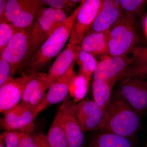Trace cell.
Here are the masks:
<instances>
[{
    "label": "cell",
    "mask_w": 147,
    "mask_h": 147,
    "mask_svg": "<svg viewBox=\"0 0 147 147\" xmlns=\"http://www.w3.org/2000/svg\"><path fill=\"white\" fill-rule=\"evenodd\" d=\"M109 31L89 32L79 44L80 48L94 56L107 55Z\"/></svg>",
    "instance_id": "obj_19"
},
{
    "label": "cell",
    "mask_w": 147,
    "mask_h": 147,
    "mask_svg": "<svg viewBox=\"0 0 147 147\" xmlns=\"http://www.w3.org/2000/svg\"><path fill=\"white\" fill-rule=\"evenodd\" d=\"M42 1L44 3L48 5L50 7L61 10L63 8L71 7L74 5L71 1L67 0H43Z\"/></svg>",
    "instance_id": "obj_30"
},
{
    "label": "cell",
    "mask_w": 147,
    "mask_h": 147,
    "mask_svg": "<svg viewBox=\"0 0 147 147\" xmlns=\"http://www.w3.org/2000/svg\"><path fill=\"white\" fill-rule=\"evenodd\" d=\"M47 74L36 73L26 86L21 102L32 108H38L45 97Z\"/></svg>",
    "instance_id": "obj_18"
},
{
    "label": "cell",
    "mask_w": 147,
    "mask_h": 147,
    "mask_svg": "<svg viewBox=\"0 0 147 147\" xmlns=\"http://www.w3.org/2000/svg\"><path fill=\"white\" fill-rule=\"evenodd\" d=\"M1 125L5 130H16L32 134L34 129V121L38 115L37 108L20 103L14 108L3 113Z\"/></svg>",
    "instance_id": "obj_10"
},
{
    "label": "cell",
    "mask_w": 147,
    "mask_h": 147,
    "mask_svg": "<svg viewBox=\"0 0 147 147\" xmlns=\"http://www.w3.org/2000/svg\"><path fill=\"white\" fill-rule=\"evenodd\" d=\"M116 92L133 110L143 115L147 111V80L146 77H127L118 82Z\"/></svg>",
    "instance_id": "obj_7"
},
{
    "label": "cell",
    "mask_w": 147,
    "mask_h": 147,
    "mask_svg": "<svg viewBox=\"0 0 147 147\" xmlns=\"http://www.w3.org/2000/svg\"><path fill=\"white\" fill-rule=\"evenodd\" d=\"M0 147H5L3 140L1 138H0Z\"/></svg>",
    "instance_id": "obj_32"
},
{
    "label": "cell",
    "mask_w": 147,
    "mask_h": 147,
    "mask_svg": "<svg viewBox=\"0 0 147 147\" xmlns=\"http://www.w3.org/2000/svg\"><path fill=\"white\" fill-rule=\"evenodd\" d=\"M46 136L50 147H69L62 117L59 110Z\"/></svg>",
    "instance_id": "obj_20"
},
{
    "label": "cell",
    "mask_w": 147,
    "mask_h": 147,
    "mask_svg": "<svg viewBox=\"0 0 147 147\" xmlns=\"http://www.w3.org/2000/svg\"><path fill=\"white\" fill-rule=\"evenodd\" d=\"M93 75V80H113L117 83L121 79L132 77L130 58L127 55L101 57Z\"/></svg>",
    "instance_id": "obj_8"
},
{
    "label": "cell",
    "mask_w": 147,
    "mask_h": 147,
    "mask_svg": "<svg viewBox=\"0 0 147 147\" xmlns=\"http://www.w3.org/2000/svg\"><path fill=\"white\" fill-rule=\"evenodd\" d=\"M140 117L123 98L115 92L104 109L99 131L137 140V134L141 125Z\"/></svg>",
    "instance_id": "obj_1"
},
{
    "label": "cell",
    "mask_w": 147,
    "mask_h": 147,
    "mask_svg": "<svg viewBox=\"0 0 147 147\" xmlns=\"http://www.w3.org/2000/svg\"><path fill=\"white\" fill-rule=\"evenodd\" d=\"M140 38L136 27V16L124 13L109 31L107 56L127 55L137 47Z\"/></svg>",
    "instance_id": "obj_3"
},
{
    "label": "cell",
    "mask_w": 147,
    "mask_h": 147,
    "mask_svg": "<svg viewBox=\"0 0 147 147\" xmlns=\"http://www.w3.org/2000/svg\"><path fill=\"white\" fill-rule=\"evenodd\" d=\"M44 4L40 0H8L4 14L12 26L20 30L34 24Z\"/></svg>",
    "instance_id": "obj_6"
},
{
    "label": "cell",
    "mask_w": 147,
    "mask_h": 147,
    "mask_svg": "<svg viewBox=\"0 0 147 147\" xmlns=\"http://www.w3.org/2000/svg\"><path fill=\"white\" fill-rule=\"evenodd\" d=\"M7 1L0 0V17L2 16L5 11Z\"/></svg>",
    "instance_id": "obj_31"
},
{
    "label": "cell",
    "mask_w": 147,
    "mask_h": 147,
    "mask_svg": "<svg viewBox=\"0 0 147 147\" xmlns=\"http://www.w3.org/2000/svg\"><path fill=\"white\" fill-rule=\"evenodd\" d=\"M18 31L7 19L4 13L0 17V52Z\"/></svg>",
    "instance_id": "obj_25"
},
{
    "label": "cell",
    "mask_w": 147,
    "mask_h": 147,
    "mask_svg": "<svg viewBox=\"0 0 147 147\" xmlns=\"http://www.w3.org/2000/svg\"><path fill=\"white\" fill-rule=\"evenodd\" d=\"M67 18L65 11L61 9L51 7L40 8L30 31L31 40L34 54Z\"/></svg>",
    "instance_id": "obj_5"
},
{
    "label": "cell",
    "mask_w": 147,
    "mask_h": 147,
    "mask_svg": "<svg viewBox=\"0 0 147 147\" xmlns=\"http://www.w3.org/2000/svg\"><path fill=\"white\" fill-rule=\"evenodd\" d=\"M20 147H50L47 136L41 133L28 134L21 132Z\"/></svg>",
    "instance_id": "obj_24"
},
{
    "label": "cell",
    "mask_w": 147,
    "mask_h": 147,
    "mask_svg": "<svg viewBox=\"0 0 147 147\" xmlns=\"http://www.w3.org/2000/svg\"><path fill=\"white\" fill-rule=\"evenodd\" d=\"M36 74H25L13 78L0 86V111L3 113L20 103L27 84Z\"/></svg>",
    "instance_id": "obj_12"
},
{
    "label": "cell",
    "mask_w": 147,
    "mask_h": 147,
    "mask_svg": "<svg viewBox=\"0 0 147 147\" xmlns=\"http://www.w3.org/2000/svg\"><path fill=\"white\" fill-rule=\"evenodd\" d=\"M102 0L82 1L72 27L68 43L79 45L89 32L102 6Z\"/></svg>",
    "instance_id": "obj_9"
},
{
    "label": "cell",
    "mask_w": 147,
    "mask_h": 147,
    "mask_svg": "<svg viewBox=\"0 0 147 147\" xmlns=\"http://www.w3.org/2000/svg\"><path fill=\"white\" fill-rule=\"evenodd\" d=\"M82 147H140L137 140L103 131H94Z\"/></svg>",
    "instance_id": "obj_17"
},
{
    "label": "cell",
    "mask_w": 147,
    "mask_h": 147,
    "mask_svg": "<svg viewBox=\"0 0 147 147\" xmlns=\"http://www.w3.org/2000/svg\"><path fill=\"white\" fill-rule=\"evenodd\" d=\"M79 48V45L67 43L63 51L54 61L47 73L45 82L46 90L48 89L68 70L75 60Z\"/></svg>",
    "instance_id": "obj_16"
},
{
    "label": "cell",
    "mask_w": 147,
    "mask_h": 147,
    "mask_svg": "<svg viewBox=\"0 0 147 147\" xmlns=\"http://www.w3.org/2000/svg\"><path fill=\"white\" fill-rule=\"evenodd\" d=\"M33 25L16 32L10 42L0 52L1 57L11 66L13 75L18 69L21 70L34 54L30 38Z\"/></svg>",
    "instance_id": "obj_4"
},
{
    "label": "cell",
    "mask_w": 147,
    "mask_h": 147,
    "mask_svg": "<svg viewBox=\"0 0 147 147\" xmlns=\"http://www.w3.org/2000/svg\"><path fill=\"white\" fill-rule=\"evenodd\" d=\"M21 133L16 130H5L0 138L3 140L5 147H20Z\"/></svg>",
    "instance_id": "obj_28"
},
{
    "label": "cell",
    "mask_w": 147,
    "mask_h": 147,
    "mask_svg": "<svg viewBox=\"0 0 147 147\" xmlns=\"http://www.w3.org/2000/svg\"><path fill=\"white\" fill-rule=\"evenodd\" d=\"M98 62L95 56L82 50L80 47L76 57V63L79 66V73L91 79Z\"/></svg>",
    "instance_id": "obj_22"
},
{
    "label": "cell",
    "mask_w": 147,
    "mask_h": 147,
    "mask_svg": "<svg viewBox=\"0 0 147 147\" xmlns=\"http://www.w3.org/2000/svg\"><path fill=\"white\" fill-rule=\"evenodd\" d=\"M76 114L83 131H99L104 115V109L98 105L94 100L89 98L76 103Z\"/></svg>",
    "instance_id": "obj_13"
},
{
    "label": "cell",
    "mask_w": 147,
    "mask_h": 147,
    "mask_svg": "<svg viewBox=\"0 0 147 147\" xmlns=\"http://www.w3.org/2000/svg\"><path fill=\"white\" fill-rule=\"evenodd\" d=\"M90 80L80 73L74 77L69 87V94L76 103L84 100L88 93Z\"/></svg>",
    "instance_id": "obj_23"
},
{
    "label": "cell",
    "mask_w": 147,
    "mask_h": 147,
    "mask_svg": "<svg viewBox=\"0 0 147 147\" xmlns=\"http://www.w3.org/2000/svg\"><path fill=\"white\" fill-rule=\"evenodd\" d=\"M119 1L104 0L90 32L109 30L123 16Z\"/></svg>",
    "instance_id": "obj_15"
},
{
    "label": "cell",
    "mask_w": 147,
    "mask_h": 147,
    "mask_svg": "<svg viewBox=\"0 0 147 147\" xmlns=\"http://www.w3.org/2000/svg\"><path fill=\"white\" fill-rule=\"evenodd\" d=\"M11 66L8 62L0 58V86L13 78Z\"/></svg>",
    "instance_id": "obj_29"
},
{
    "label": "cell",
    "mask_w": 147,
    "mask_h": 147,
    "mask_svg": "<svg viewBox=\"0 0 147 147\" xmlns=\"http://www.w3.org/2000/svg\"><path fill=\"white\" fill-rule=\"evenodd\" d=\"M144 0H119L120 5L125 13L135 15L143 9L147 3Z\"/></svg>",
    "instance_id": "obj_27"
},
{
    "label": "cell",
    "mask_w": 147,
    "mask_h": 147,
    "mask_svg": "<svg viewBox=\"0 0 147 147\" xmlns=\"http://www.w3.org/2000/svg\"><path fill=\"white\" fill-rule=\"evenodd\" d=\"M75 63L76 58L67 72L48 89L43 100L37 108L38 113H40L51 105L63 102L67 97L71 81L76 75L74 71Z\"/></svg>",
    "instance_id": "obj_14"
},
{
    "label": "cell",
    "mask_w": 147,
    "mask_h": 147,
    "mask_svg": "<svg viewBox=\"0 0 147 147\" xmlns=\"http://www.w3.org/2000/svg\"><path fill=\"white\" fill-rule=\"evenodd\" d=\"M131 66L147 68V47L137 46L130 51Z\"/></svg>",
    "instance_id": "obj_26"
},
{
    "label": "cell",
    "mask_w": 147,
    "mask_h": 147,
    "mask_svg": "<svg viewBox=\"0 0 147 147\" xmlns=\"http://www.w3.org/2000/svg\"><path fill=\"white\" fill-rule=\"evenodd\" d=\"M116 82L113 80H93L92 91L95 102L104 109L112 97L113 87Z\"/></svg>",
    "instance_id": "obj_21"
},
{
    "label": "cell",
    "mask_w": 147,
    "mask_h": 147,
    "mask_svg": "<svg viewBox=\"0 0 147 147\" xmlns=\"http://www.w3.org/2000/svg\"><path fill=\"white\" fill-rule=\"evenodd\" d=\"M76 104L70 96H67L59 109L62 117L69 147H82L85 142L84 131L76 116Z\"/></svg>",
    "instance_id": "obj_11"
},
{
    "label": "cell",
    "mask_w": 147,
    "mask_h": 147,
    "mask_svg": "<svg viewBox=\"0 0 147 147\" xmlns=\"http://www.w3.org/2000/svg\"><path fill=\"white\" fill-rule=\"evenodd\" d=\"M80 6L81 3L63 24L54 31L37 50L26 64L21 69L22 75L40 72L60 53L69 38Z\"/></svg>",
    "instance_id": "obj_2"
}]
</instances>
